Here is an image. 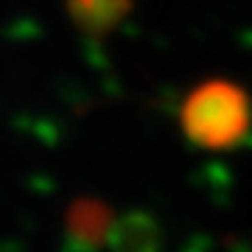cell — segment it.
Returning <instances> with one entry per match:
<instances>
[{
	"mask_svg": "<svg viewBox=\"0 0 252 252\" xmlns=\"http://www.w3.org/2000/svg\"><path fill=\"white\" fill-rule=\"evenodd\" d=\"M252 124V104L241 84L230 79H210L196 84L180 107V126L199 149L221 152L247 137Z\"/></svg>",
	"mask_w": 252,
	"mask_h": 252,
	"instance_id": "cell-1",
	"label": "cell"
},
{
	"mask_svg": "<svg viewBox=\"0 0 252 252\" xmlns=\"http://www.w3.org/2000/svg\"><path fill=\"white\" fill-rule=\"evenodd\" d=\"M109 224H112L109 210L95 199H81L67 213V235L81 247H101L109 235Z\"/></svg>",
	"mask_w": 252,
	"mask_h": 252,
	"instance_id": "cell-3",
	"label": "cell"
},
{
	"mask_svg": "<svg viewBox=\"0 0 252 252\" xmlns=\"http://www.w3.org/2000/svg\"><path fill=\"white\" fill-rule=\"evenodd\" d=\"M64 9L87 36H104L129 14V0H64Z\"/></svg>",
	"mask_w": 252,
	"mask_h": 252,
	"instance_id": "cell-2",
	"label": "cell"
}]
</instances>
